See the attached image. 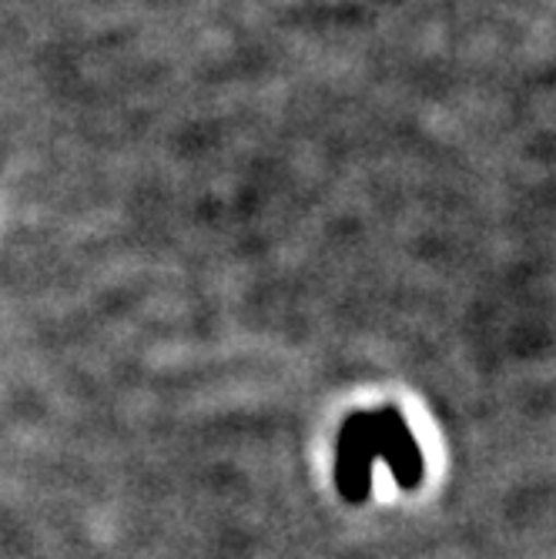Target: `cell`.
I'll use <instances>...</instances> for the list:
<instances>
[{
    "label": "cell",
    "mask_w": 556,
    "mask_h": 559,
    "mask_svg": "<svg viewBox=\"0 0 556 559\" xmlns=\"http://www.w3.org/2000/svg\"><path fill=\"white\" fill-rule=\"evenodd\" d=\"M372 436H376V455L386 460V466L392 469V479L402 489H416L426 476V463L406 419L395 409H382L372 416Z\"/></svg>",
    "instance_id": "obj_2"
},
{
    "label": "cell",
    "mask_w": 556,
    "mask_h": 559,
    "mask_svg": "<svg viewBox=\"0 0 556 559\" xmlns=\"http://www.w3.org/2000/svg\"><path fill=\"white\" fill-rule=\"evenodd\" d=\"M372 463H376V436L372 416L356 413L339 432V455H335V483L348 502H363L372 492Z\"/></svg>",
    "instance_id": "obj_1"
}]
</instances>
